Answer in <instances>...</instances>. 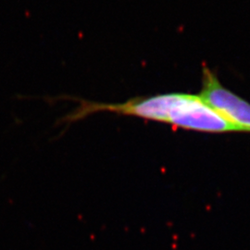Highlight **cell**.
<instances>
[{"mask_svg": "<svg viewBox=\"0 0 250 250\" xmlns=\"http://www.w3.org/2000/svg\"><path fill=\"white\" fill-rule=\"evenodd\" d=\"M198 96L240 132L250 133V103L224 87L208 68L203 69L202 87Z\"/></svg>", "mask_w": 250, "mask_h": 250, "instance_id": "cell-2", "label": "cell"}, {"mask_svg": "<svg viewBox=\"0 0 250 250\" xmlns=\"http://www.w3.org/2000/svg\"><path fill=\"white\" fill-rule=\"evenodd\" d=\"M60 99L76 100L79 106L59 119L57 125L72 124L93 113L109 111L206 133H224L227 127L226 121L215 109L206 104L199 96L191 94H162L132 99L118 104L92 102L71 97L55 98Z\"/></svg>", "mask_w": 250, "mask_h": 250, "instance_id": "cell-1", "label": "cell"}]
</instances>
